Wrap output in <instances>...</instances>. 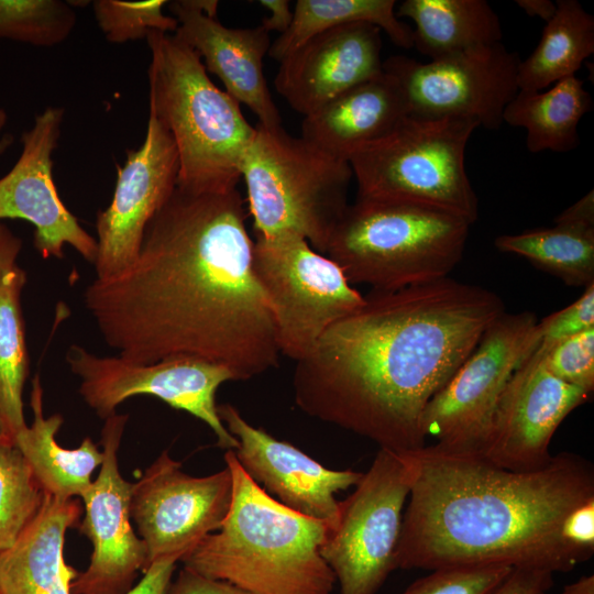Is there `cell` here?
Listing matches in <instances>:
<instances>
[{"label": "cell", "instance_id": "12", "mask_svg": "<svg viewBox=\"0 0 594 594\" xmlns=\"http://www.w3.org/2000/svg\"><path fill=\"white\" fill-rule=\"evenodd\" d=\"M72 372L79 377L85 403L103 419L130 397L150 395L204 421L217 446L235 450L239 441L218 415L216 394L226 382L235 381L226 366L191 356L167 358L140 364L118 356H98L79 345L66 353Z\"/></svg>", "mask_w": 594, "mask_h": 594}, {"label": "cell", "instance_id": "43", "mask_svg": "<svg viewBox=\"0 0 594 594\" xmlns=\"http://www.w3.org/2000/svg\"><path fill=\"white\" fill-rule=\"evenodd\" d=\"M515 2L527 15L539 18L546 23L557 11V2L551 0H516Z\"/></svg>", "mask_w": 594, "mask_h": 594}, {"label": "cell", "instance_id": "13", "mask_svg": "<svg viewBox=\"0 0 594 594\" xmlns=\"http://www.w3.org/2000/svg\"><path fill=\"white\" fill-rule=\"evenodd\" d=\"M520 61L501 42L429 63L391 56L383 70L397 82L408 114L472 120L497 130L518 92Z\"/></svg>", "mask_w": 594, "mask_h": 594}, {"label": "cell", "instance_id": "16", "mask_svg": "<svg viewBox=\"0 0 594 594\" xmlns=\"http://www.w3.org/2000/svg\"><path fill=\"white\" fill-rule=\"evenodd\" d=\"M538 344L510 377L498 402L488 437L480 452L512 471H532L552 459L549 444L564 418L590 396L553 374Z\"/></svg>", "mask_w": 594, "mask_h": 594}, {"label": "cell", "instance_id": "3", "mask_svg": "<svg viewBox=\"0 0 594 594\" xmlns=\"http://www.w3.org/2000/svg\"><path fill=\"white\" fill-rule=\"evenodd\" d=\"M410 491L396 569L505 565L569 572L586 561L562 525L594 497L593 465L562 452L532 471L499 468L476 452L438 444L402 452Z\"/></svg>", "mask_w": 594, "mask_h": 594}, {"label": "cell", "instance_id": "46", "mask_svg": "<svg viewBox=\"0 0 594 594\" xmlns=\"http://www.w3.org/2000/svg\"><path fill=\"white\" fill-rule=\"evenodd\" d=\"M0 438H4V439L9 440L8 433H7V428H6L4 421H3L1 416H0Z\"/></svg>", "mask_w": 594, "mask_h": 594}, {"label": "cell", "instance_id": "39", "mask_svg": "<svg viewBox=\"0 0 594 594\" xmlns=\"http://www.w3.org/2000/svg\"><path fill=\"white\" fill-rule=\"evenodd\" d=\"M176 558H163L150 563L144 576L124 594H166L176 568Z\"/></svg>", "mask_w": 594, "mask_h": 594}, {"label": "cell", "instance_id": "11", "mask_svg": "<svg viewBox=\"0 0 594 594\" xmlns=\"http://www.w3.org/2000/svg\"><path fill=\"white\" fill-rule=\"evenodd\" d=\"M536 316L501 315L449 382L426 405L420 430L439 447L480 452L510 377L538 345Z\"/></svg>", "mask_w": 594, "mask_h": 594}, {"label": "cell", "instance_id": "24", "mask_svg": "<svg viewBox=\"0 0 594 594\" xmlns=\"http://www.w3.org/2000/svg\"><path fill=\"white\" fill-rule=\"evenodd\" d=\"M33 424L15 440L43 492L58 498H76L87 492L95 470L103 461L102 450L86 437L79 447H61L55 437L63 417L43 414V388L36 375L32 382Z\"/></svg>", "mask_w": 594, "mask_h": 594}, {"label": "cell", "instance_id": "42", "mask_svg": "<svg viewBox=\"0 0 594 594\" xmlns=\"http://www.w3.org/2000/svg\"><path fill=\"white\" fill-rule=\"evenodd\" d=\"M22 241L8 227L0 223V273L13 266L21 251Z\"/></svg>", "mask_w": 594, "mask_h": 594}, {"label": "cell", "instance_id": "17", "mask_svg": "<svg viewBox=\"0 0 594 594\" xmlns=\"http://www.w3.org/2000/svg\"><path fill=\"white\" fill-rule=\"evenodd\" d=\"M178 169L169 132L150 113L142 145L117 166L112 201L97 217L98 279L121 273L135 260L148 222L176 187Z\"/></svg>", "mask_w": 594, "mask_h": 594}, {"label": "cell", "instance_id": "20", "mask_svg": "<svg viewBox=\"0 0 594 594\" xmlns=\"http://www.w3.org/2000/svg\"><path fill=\"white\" fill-rule=\"evenodd\" d=\"M167 6L178 22L175 36L199 55L206 70L223 82L226 92L244 103L258 124L280 128L282 116L264 75L263 61L272 44L270 33L261 25L224 26L216 18L218 1L177 0Z\"/></svg>", "mask_w": 594, "mask_h": 594}, {"label": "cell", "instance_id": "23", "mask_svg": "<svg viewBox=\"0 0 594 594\" xmlns=\"http://www.w3.org/2000/svg\"><path fill=\"white\" fill-rule=\"evenodd\" d=\"M77 498L44 493L42 506L15 543L0 552V594H72L78 571L64 560L65 535L77 527Z\"/></svg>", "mask_w": 594, "mask_h": 594}, {"label": "cell", "instance_id": "6", "mask_svg": "<svg viewBox=\"0 0 594 594\" xmlns=\"http://www.w3.org/2000/svg\"><path fill=\"white\" fill-rule=\"evenodd\" d=\"M472 224L417 204L356 198L336 226L326 254L350 284L396 290L448 277Z\"/></svg>", "mask_w": 594, "mask_h": 594}, {"label": "cell", "instance_id": "19", "mask_svg": "<svg viewBox=\"0 0 594 594\" xmlns=\"http://www.w3.org/2000/svg\"><path fill=\"white\" fill-rule=\"evenodd\" d=\"M218 415L239 441L234 455L254 482L284 506L336 527V494L355 486L362 472L327 469L289 442L252 426L231 404L218 405Z\"/></svg>", "mask_w": 594, "mask_h": 594}, {"label": "cell", "instance_id": "8", "mask_svg": "<svg viewBox=\"0 0 594 594\" xmlns=\"http://www.w3.org/2000/svg\"><path fill=\"white\" fill-rule=\"evenodd\" d=\"M472 120L408 114L350 160L358 198L432 207L473 224L479 201L465 169Z\"/></svg>", "mask_w": 594, "mask_h": 594}, {"label": "cell", "instance_id": "40", "mask_svg": "<svg viewBox=\"0 0 594 594\" xmlns=\"http://www.w3.org/2000/svg\"><path fill=\"white\" fill-rule=\"evenodd\" d=\"M554 223L594 228V191L590 190L572 206L561 212Z\"/></svg>", "mask_w": 594, "mask_h": 594}, {"label": "cell", "instance_id": "5", "mask_svg": "<svg viewBox=\"0 0 594 594\" xmlns=\"http://www.w3.org/2000/svg\"><path fill=\"white\" fill-rule=\"evenodd\" d=\"M148 107L178 155L176 186L194 193L235 189L255 127L210 79L199 55L173 33L151 32Z\"/></svg>", "mask_w": 594, "mask_h": 594}, {"label": "cell", "instance_id": "22", "mask_svg": "<svg viewBox=\"0 0 594 594\" xmlns=\"http://www.w3.org/2000/svg\"><path fill=\"white\" fill-rule=\"evenodd\" d=\"M407 116L402 90L383 70L304 117L301 138L349 162L354 154L389 134Z\"/></svg>", "mask_w": 594, "mask_h": 594}, {"label": "cell", "instance_id": "21", "mask_svg": "<svg viewBox=\"0 0 594 594\" xmlns=\"http://www.w3.org/2000/svg\"><path fill=\"white\" fill-rule=\"evenodd\" d=\"M382 31L351 23L319 33L279 62L276 91L304 117L383 73Z\"/></svg>", "mask_w": 594, "mask_h": 594}, {"label": "cell", "instance_id": "45", "mask_svg": "<svg viewBox=\"0 0 594 594\" xmlns=\"http://www.w3.org/2000/svg\"><path fill=\"white\" fill-rule=\"evenodd\" d=\"M8 117L3 109H0V133L3 130L6 123H7ZM11 136L7 135L2 139H0V153H2L11 143Z\"/></svg>", "mask_w": 594, "mask_h": 594}, {"label": "cell", "instance_id": "4", "mask_svg": "<svg viewBox=\"0 0 594 594\" xmlns=\"http://www.w3.org/2000/svg\"><path fill=\"white\" fill-rule=\"evenodd\" d=\"M233 481L232 503L221 528L180 561L206 576L250 594H330L337 579L320 554L330 526L271 496L224 454Z\"/></svg>", "mask_w": 594, "mask_h": 594}, {"label": "cell", "instance_id": "37", "mask_svg": "<svg viewBox=\"0 0 594 594\" xmlns=\"http://www.w3.org/2000/svg\"><path fill=\"white\" fill-rule=\"evenodd\" d=\"M166 594H250L241 587L223 580L212 579L183 568L170 583Z\"/></svg>", "mask_w": 594, "mask_h": 594}, {"label": "cell", "instance_id": "1", "mask_svg": "<svg viewBox=\"0 0 594 594\" xmlns=\"http://www.w3.org/2000/svg\"><path fill=\"white\" fill-rule=\"evenodd\" d=\"M240 191L175 187L148 222L138 256L96 278L85 307L128 361L191 356L246 381L278 365L274 319L253 268Z\"/></svg>", "mask_w": 594, "mask_h": 594}, {"label": "cell", "instance_id": "18", "mask_svg": "<svg viewBox=\"0 0 594 594\" xmlns=\"http://www.w3.org/2000/svg\"><path fill=\"white\" fill-rule=\"evenodd\" d=\"M64 109L48 107L22 134V152L0 178V219H23L35 228L34 246L43 258L63 257L64 245L74 248L95 265L97 239L91 237L62 202L54 184L52 155L57 147Z\"/></svg>", "mask_w": 594, "mask_h": 594}, {"label": "cell", "instance_id": "30", "mask_svg": "<svg viewBox=\"0 0 594 594\" xmlns=\"http://www.w3.org/2000/svg\"><path fill=\"white\" fill-rule=\"evenodd\" d=\"M494 244L501 252L527 258L569 286L594 283V228L554 223L551 228L502 234Z\"/></svg>", "mask_w": 594, "mask_h": 594}, {"label": "cell", "instance_id": "31", "mask_svg": "<svg viewBox=\"0 0 594 594\" xmlns=\"http://www.w3.org/2000/svg\"><path fill=\"white\" fill-rule=\"evenodd\" d=\"M43 499L44 492L19 448L0 438V552L15 543Z\"/></svg>", "mask_w": 594, "mask_h": 594}, {"label": "cell", "instance_id": "35", "mask_svg": "<svg viewBox=\"0 0 594 594\" xmlns=\"http://www.w3.org/2000/svg\"><path fill=\"white\" fill-rule=\"evenodd\" d=\"M590 329H594V283L574 302L537 322L535 336L537 343L552 345Z\"/></svg>", "mask_w": 594, "mask_h": 594}, {"label": "cell", "instance_id": "28", "mask_svg": "<svg viewBox=\"0 0 594 594\" xmlns=\"http://www.w3.org/2000/svg\"><path fill=\"white\" fill-rule=\"evenodd\" d=\"M293 13L292 24L268 51L277 62L319 33L361 22L377 26L403 48L413 47V29L396 16L395 0H298Z\"/></svg>", "mask_w": 594, "mask_h": 594}, {"label": "cell", "instance_id": "33", "mask_svg": "<svg viewBox=\"0 0 594 594\" xmlns=\"http://www.w3.org/2000/svg\"><path fill=\"white\" fill-rule=\"evenodd\" d=\"M167 1L96 0L92 2L98 26L110 43L146 38L151 32L175 33L178 22L163 12Z\"/></svg>", "mask_w": 594, "mask_h": 594}, {"label": "cell", "instance_id": "2", "mask_svg": "<svg viewBox=\"0 0 594 594\" xmlns=\"http://www.w3.org/2000/svg\"><path fill=\"white\" fill-rule=\"evenodd\" d=\"M504 312L493 292L449 276L371 290L296 362L295 403L380 449L417 450L426 405Z\"/></svg>", "mask_w": 594, "mask_h": 594}, {"label": "cell", "instance_id": "38", "mask_svg": "<svg viewBox=\"0 0 594 594\" xmlns=\"http://www.w3.org/2000/svg\"><path fill=\"white\" fill-rule=\"evenodd\" d=\"M553 584V573L543 570L514 569L494 594H537Z\"/></svg>", "mask_w": 594, "mask_h": 594}, {"label": "cell", "instance_id": "32", "mask_svg": "<svg viewBox=\"0 0 594 594\" xmlns=\"http://www.w3.org/2000/svg\"><path fill=\"white\" fill-rule=\"evenodd\" d=\"M76 24L72 4L61 0H0V38L51 47Z\"/></svg>", "mask_w": 594, "mask_h": 594}, {"label": "cell", "instance_id": "27", "mask_svg": "<svg viewBox=\"0 0 594 594\" xmlns=\"http://www.w3.org/2000/svg\"><path fill=\"white\" fill-rule=\"evenodd\" d=\"M541 38L518 66V90L541 91L570 76L594 52V16L576 0H557Z\"/></svg>", "mask_w": 594, "mask_h": 594}, {"label": "cell", "instance_id": "26", "mask_svg": "<svg viewBox=\"0 0 594 594\" xmlns=\"http://www.w3.org/2000/svg\"><path fill=\"white\" fill-rule=\"evenodd\" d=\"M593 100L575 75L541 91L518 90L504 111V123L526 131L531 153H565L580 143L578 127Z\"/></svg>", "mask_w": 594, "mask_h": 594}, {"label": "cell", "instance_id": "44", "mask_svg": "<svg viewBox=\"0 0 594 594\" xmlns=\"http://www.w3.org/2000/svg\"><path fill=\"white\" fill-rule=\"evenodd\" d=\"M537 594H548L547 591L539 592ZM562 594H594V578L582 576L574 583L566 585Z\"/></svg>", "mask_w": 594, "mask_h": 594}, {"label": "cell", "instance_id": "10", "mask_svg": "<svg viewBox=\"0 0 594 594\" xmlns=\"http://www.w3.org/2000/svg\"><path fill=\"white\" fill-rule=\"evenodd\" d=\"M353 493L339 502L338 522L320 554L340 594H376L395 566L410 475L402 452L380 449Z\"/></svg>", "mask_w": 594, "mask_h": 594}, {"label": "cell", "instance_id": "36", "mask_svg": "<svg viewBox=\"0 0 594 594\" xmlns=\"http://www.w3.org/2000/svg\"><path fill=\"white\" fill-rule=\"evenodd\" d=\"M564 541L591 558L594 551V497L569 513L562 525Z\"/></svg>", "mask_w": 594, "mask_h": 594}, {"label": "cell", "instance_id": "25", "mask_svg": "<svg viewBox=\"0 0 594 594\" xmlns=\"http://www.w3.org/2000/svg\"><path fill=\"white\" fill-rule=\"evenodd\" d=\"M396 16L415 23L413 47L431 61L503 38L499 18L485 0H405Z\"/></svg>", "mask_w": 594, "mask_h": 594}, {"label": "cell", "instance_id": "41", "mask_svg": "<svg viewBox=\"0 0 594 594\" xmlns=\"http://www.w3.org/2000/svg\"><path fill=\"white\" fill-rule=\"evenodd\" d=\"M258 3L268 12V16H264L261 26L266 31H275L283 34L287 31L293 21V10L290 2L287 0H260Z\"/></svg>", "mask_w": 594, "mask_h": 594}, {"label": "cell", "instance_id": "9", "mask_svg": "<svg viewBox=\"0 0 594 594\" xmlns=\"http://www.w3.org/2000/svg\"><path fill=\"white\" fill-rule=\"evenodd\" d=\"M253 268L271 306L280 354L296 362L364 304L340 266L295 232L255 237Z\"/></svg>", "mask_w": 594, "mask_h": 594}, {"label": "cell", "instance_id": "14", "mask_svg": "<svg viewBox=\"0 0 594 594\" xmlns=\"http://www.w3.org/2000/svg\"><path fill=\"white\" fill-rule=\"evenodd\" d=\"M232 494L227 465L207 476H191L163 451L132 484L131 519L146 546L148 565L169 557L180 561L206 536L219 530Z\"/></svg>", "mask_w": 594, "mask_h": 594}, {"label": "cell", "instance_id": "7", "mask_svg": "<svg viewBox=\"0 0 594 594\" xmlns=\"http://www.w3.org/2000/svg\"><path fill=\"white\" fill-rule=\"evenodd\" d=\"M241 178L255 237L295 232L326 254L348 208L350 163L332 156L283 127H255L241 161Z\"/></svg>", "mask_w": 594, "mask_h": 594}, {"label": "cell", "instance_id": "34", "mask_svg": "<svg viewBox=\"0 0 594 594\" xmlns=\"http://www.w3.org/2000/svg\"><path fill=\"white\" fill-rule=\"evenodd\" d=\"M544 348L547 370L561 381L591 394L594 389V329Z\"/></svg>", "mask_w": 594, "mask_h": 594}, {"label": "cell", "instance_id": "15", "mask_svg": "<svg viewBox=\"0 0 594 594\" xmlns=\"http://www.w3.org/2000/svg\"><path fill=\"white\" fill-rule=\"evenodd\" d=\"M128 421L114 414L101 430L103 461L81 496L85 516L77 526L92 544L90 562L70 585L72 594H124L148 565L147 549L131 524L132 484L120 472L118 452Z\"/></svg>", "mask_w": 594, "mask_h": 594}, {"label": "cell", "instance_id": "29", "mask_svg": "<svg viewBox=\"0 0 594 594\" xmlns=\"http://www.w3.org/2000/svg\"><path fill=\"white\" fill-rule=\"evenodd\" d=\"M25 272L14 264L0 273V416L8 438L15 440L28 429L22 394L29 375V355L21 307Z\"/></svg>", "mask_w": 594, "mask_h": 594}]
</instances>
